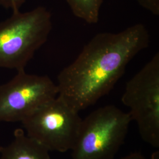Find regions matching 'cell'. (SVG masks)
Returning a JSON list of instances; mask_svg holds the SVG:
<instances>
[{"mask_svg":"<svg viewBox=\"0 0 159 159\" xmlns=\"http://www.w3.org/2000/svg\"><path fill=\"white\" fill-rule=\"evenodd\" d=\"M139 4L155 16L159 15V0H137Z\"/></svg>","mask_w":159,"mask_h":159,"instance_id":"9c48e42d","label":"cell"},{"mask_svg":"<svg viewBox=\"0 0 159 159\" xmlns=\"http://www.w3.org/2000/svg\"><path fill=\"white\" fill-rule=\"evenodd\" d=\"M52 28L51 13L44 7L12 12L0 23V68L25 70L47 41Z\"/></svg>","mask_w":159,"mask_h":159,"instance_id":"7a4b0ae2","label":"cell"},{"mask_svg":"<svg viewBox=\"0 0 159 159\" xmlns=\"http://www.w3.org/2000/svg\"><path fill=\"white\" fill-rule=\"evenodd\" d=\"M121 159H147L143 154L140 153H132L129 154Z\"/></svg>","mask_w":159,"mask_h":159,"instance_id":"8fae6325","label":"cell"},{"mask_svg":"<svg viewBox=\"0 0 159 159\" xmlns=\"http://www.w3.org/2000/svg\"><path fill=\"white\" fill-rule=\"evenodd\" d=\"M113 105L97 108L82 121L71 151L73 159H113L124 144L131 121Z\"/></svg>","mask_w":159,"mask_h":159,"instance_id":"3957f363","label":"cell"},{"mask_svg":"<svg viewBox=\"0 0 159 159\" xmlns=\"http://www.w3.org/2000/svg\"><path fill=\"white\" fill-rule=\"evenodd\" d=\"M149 42L142 24L116 33L96 34L58 74V96L78 112L96 104L113 89L128 64Z\"/></svg>","mask_w":159,"mask_h":159,"instance_id":"6da1fadb","label":"cell"},{"mask_svg":"<svg viewBox=\"0 0 159 159\" xmlns=\"http://www.w3.org/2000/svg\"><path fill=\"white\" fill-rule=\"evenodd\" d=\"M121 101L143 141L159 147V53L127 83Z\"/></svg>","mask_w":159,"mask_h":159,"instance_id":"277c9868","label":"cell"},{"mask_svg":"<svg viewBox=\"0 0 159 159\" xmlns=\"http://www.w3.org/2000/svg\"><path fill=\"white\" fill-rule=\"evenodd\" d=\"M25 0H0V5L6 8L11 9L12 12L20 11Z\"/></svg>","mask_w":159,"mask_h":159,"instance_id":"30bf717a","label":"cell"},{"mask_svg":"<svg viewBox=\"0 0 159 159\" xmlns=\"http://www.w3.org/2000/svg\"><path fill=\"white\" fill-rule=\"evenodd\" d=\"M79 112L57 96L21 122L29 136L50 152L71 150L76 142L82 119Z\"/></svg>","mask_w":159,"mask_h":159,"instance_id":"5b68a950","label":"cell"},{"mask_svg":"<svg viewBox=\"0 0 159 159\" xmlns=\"http://www.w3.org/2000/svg\"><path fill=\"white\" fill-rule=\"evenodd\" d=\"M57 96V84L49 77L17 71L11 80L0 85V121L21 123Z\"/></svg>","mask_w":159,"mask_h":159,"instance_id":"8992f818","label":"cell"},{"mask_svg":"<svg viewBox=\"0 0 159 159\" xmlns=\"http://www.w3.org/2000/svg\"><path fill=\"white\" fill-rule=\"evenodd\" d=\"M14 136L9 144L0 146V159H50V151L22 129L15 130Z\"/></svg>","mask_w":159,"mask_h":159,"instance_id":"52a82bcc","label":"cell"},{"mask_svg":"<svg viewBox=\"0 0 159 159\" xmlns=\"http://www.w3.org/2000/svg\"><path fill=\"white\" fill-rule=\"evenodd\" d=\"M74 16L89 24L98 21L104 0H66Z\"/></svg>","mask_w":159,"mask_h":159,"instance_id":"ba28073f","label":"cell"}]
</instances>
